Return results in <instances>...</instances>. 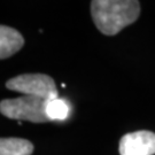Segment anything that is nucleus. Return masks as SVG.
<instances>
[{"label":"nucleus","instance_id":"nucleus-5","mask_svg":"<svg viewBox=\"0 0 155 155\" xmlns=\"http://www.w3.org/2000/svg\"><path fill=\"white\" fill-rule=\"evenodd\" d=\"M24 45V38L17 30L0 24V60L14 55Z\"/></svg>","mask_w":155,"mask_h":155},{"label":"nucleus","instance_id":"nucleus-4","mask_svg":"<svg viewBox=\"0 0 155 155\" xmlns=\"http://www.w3.org/2000/svg\"><path fill=\"white\" fill-rule=\"evenodd\" d=\"M120 155H154L155 133L136 131L127 133L120 140Z\"/></svg>","mask_w":155,"mask_h":155},{"label":"nucleus","instance_id":"nucleus-1","mask_svg":"<svg viewBox=\"0 0 155 155\" xmlns=\"http://www.w3.org/2000/svg\"><path fill=\"white\" fill-rule=\"evenodd\" d=\"M91 15L100 32L115 36L138 20L140 2L137 0H93Z\"/></svg>","mask_w":155,"mask_h":155},{"label":"nucleus","instance_id":"nucleus-6","mask_svg":"<svg viewBox=\"0 0 155 155\" xmlns=\"http://www.w3.org/2000/svg\"><path fill=\"white\" fill-rule=\"evenodd\" d=\"M33 144L22 138H0V155H31Z\"/></svg>","mask_w":155,"mask_h":155},{"label":"nucleus","instance_id":"nucleus-3","mask_svg":"<svg viewBox=\"0 0 155 155\" xmlns=\"http://www.w3.org/2000/svg\"><path fill=\"white\" fill-rule=\"evenodd\" d=\"M6 87L24 95H32L46 100L58 98L55 82L44 74H23L6 82Z\"/></svg>","mask_w":155,"mask_h":155},{"label":"nucleus","instance_id":"nucleus-7","mask_svg":"<svg viewBox=\"0 0 155 155\" xmlns=\"http://www.w3.org/2000/svg\"><path fill=\"white\" fill-rule=\"evenodd\" d=\"M70 114L69 102L61 98L47 100L46 104V115L51 121H64Z\"/></svg>","mask_w":155,"mask_h":155},{"label":"nucleus","instance_id":"nucleus-2","mask_svg":"<svg viewBox=\"0 0 155 155\" xmlns=\"http://www.w3.org/2000/svg\"><path fill=\"white\" fill-rule=\"evenodd\" d=\"M47 100L32 95H23L15 99H5L0 101V113L4 116L29 121L32 123H46L51 120L46 115Z\"/></svg>","mask_w":155,"mask_h":155}]
</instances>
